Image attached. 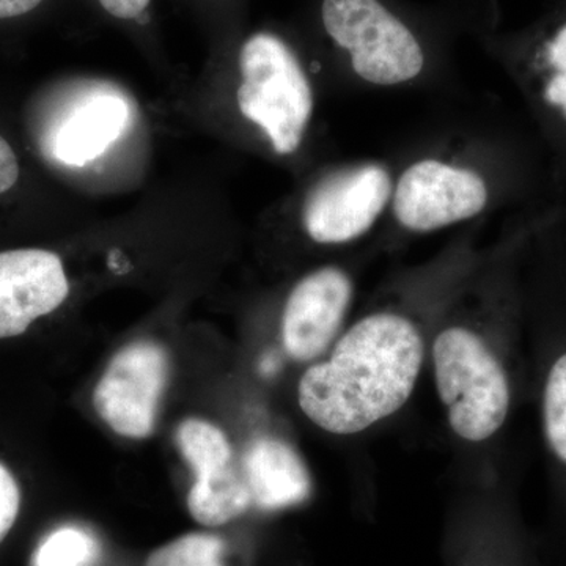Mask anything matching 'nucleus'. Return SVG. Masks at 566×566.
<instances>
[{
	"instance_id": "nucleus-1",
	"label": "nucleus",
	"mask_w": 566,
	"mask_h": 566,
	"mask_svg": "<svg viewBox=\"0 0 566 566\" xmlns=\"http://www.w3.org/2000/svg\"><path fill=\"white\" fill-rule=\"evenodd\" d=\"M423 338L411 319L375 314L354 324L331 357L301 378L304 415L334 434H356L403 408L423 363Z\"/></svg>"
},
{
	"instance_id": "nucleus-2",
	"label": "nucleus",
	"mask_w": 566,
	"mask_h": 566,
	"mask_svg": "<svg viewBox=\"0 0 566 566\" xmlns=\"http://www.w3.org/2000/svg\"><path fill=\"white\" fill-rule=\"evenodd\" d=\"M436 385L452 430L465 441H486L501 430L512 405L509 374L480 335L449 327L433 345Z\"/></svg>"
},
{
	"instance_id": "nucleus-3",
	"label": "nucleus",
	"mask_w": 566,
	"mask_h": 566,
	"mask_svg": "<svg viewBox=\"0 0 566 566\" xmlns=\"http://www.w3.org/2000/svg\"><path fill=\"white\" fill-rule=\"evenodd\" d=\"M238 106L279 155L300 148L314 114V91L296 55L273 33H255L240 52Z\"/></svg>"
},
{
	"instance_id": "nucleus-4",
	"label": "nucleus",
	"mask_w": 566,
	"mask_h": 566,
	"mask_svg": "<svg viewBox=\"0 0 566 566\" xmlns=\"http://www.w3.org/2000/svg\"><path fill=\"white\" fill-rule=\"evenodd\" d=\"M324 29L368 84L394 87L419 76L424 52L415 33L379 0H323Z\"/></svg>"
},
{
	"instance_id": "nucleus-5",
	"label": "nucleus",
	"mask_w": 566,
	"mask_h": 566,
	"mask_svg": "<svg viewBox=\"0 0 566 566\" xmlns=\"http://www.w3.org/2000/svg\"><path fill=\"white\" fill-rule=\"evenodd\" d=\"M490 202L485 178L439 159L411 164L394 182L392 211L409 232L430 233L469 221Z\"/></svg>"
},
{
	"instance_id": "nucleus-6",
	"label": "nucleus",
	"mask_w": 566,
	"mask_h": 566,
	"mask_svg": "<svg viewBox=\"0 0 566 566\" xmlns=\"http://www.w3.org/2000/svg\"><path fill=\"white\" fill-rule=\"evenodd\" d=\"M392 191V178L381 164H357L327 175L305 199V232L318 244L359 240L381 218Z\"/></svg>"
},
{
	"instance_id": "nucleus-7",
	"label": "nucleus",
	"mask_w": 566,
	"mask_h": 566,
	"mask_svg": "<svg viewBox=\"0 0 566 566\" xmlns=\"http://www.w3.org/2000/svg\"><path fill=\"white\" fill-rule=\"evenodd\" d=\"M169 379V356L161 345L136 342L115 354L93 392V406L115 433L148 438Z\"/></svg>"
},
{
	"instance_id": "nucleus-8",
	"label": "nucleus",
	"mask_w": 566,
	"mask_h": 566,
	"mask_svg": "<svg viewBox=\"0 0 566 566\" xmlns=\"http://www.w3.org/2000/svg\"><path fill=\"white\" fill-rule=\"evenodd\" d=\"M353 300L345 271L327 266L305 275L294 286L282 318V340L290 357L315 359L333 344Z\"/></svg>"
},
{
	"instance_id": "nucleus-9",
	"label": "nucleus",
	"mask_w": 566,
	"mask_h": 566,
	"mask_svg": "<svg viewBox=\"0 0 566 566\" xmlns=\"http://www.w3.org/2000/svg\"><path fill=\"white\" fill-rule=\"evenodd\" d=\"M62 260L43 249L0 252V338L17 337L69 297Z\"/></svg>"
},
{
	"instance_id": "nucleus-10",
	"label": "nucleus",
	"mask_w": 566,
	"mask_h": 566,
	"mask_svg": "<svg viewBox=\"0 0 566 566\" xmlns=\"http://www.w3.org/2000/svg\"><path fill=\"white\" fill-rule=\"evenodd\" d=\"M243 474L253 505L266 512L290 509L307 501L312 476L292 446L275 438H260L245 452Z\"/></svg>"
},
{
	"instance_id": "nucleus-11",
	"label": "nucleus",
	"mask_w": 566,
	"mask_h": 566,
	"mask_svg": "<svg viewBox=\"0 0 566 566\" xmlns=\"http://www.w3.org/2000/svg\"><path fill=\"white\" fill-rule=\"evenodd\" d=\"M129 107L122 96L99 93L81 103L55 129L51 150L66 166L95 161L128 125Z\"/></svg>"
},
{
	"instance_id": "nucleus-12",
	"label": "nucleus",
	"mask_w": 566,
	"mask_h": 566,
	"mask_svg": "<svg viewBox=\"0 0 566 566\" xmlns=\"http://www.w3.org/2000/svg\"><path fill=\"white\" fill-rule=\"evenodd\" d=\"M253 505L243 471L237 465L196 476L189 491L188 510L205 527H219L244 515Z\"/></svg>"
},
{
	"instance_id": "nucleus-13",
	"label": "nucleus",
	"mask_w": 566,
	"mask_h": 566,
	"mask_svg": "<svg viewBox=\"0 0 566 566\" xmlns=\"http://www.w3.org/2000/svg\"><path fill=\"white\" fill-rule=\"evenodd\" d=\"M177 446L196 476L221 471L233 463L232 446L221 428L199 419L185 420L177 430Z\"/></svg>"
},
{
	"instance_id": "nucleus-14",
	"label": "nucleus",
	"mask_w": 566,
	"mask_h": 566,
	"mask_svg": "<svg viewBox=\"0 0 566 566\" xmlns=\"http://www.w3.org/2000/svg\"><path fill=\"white\" fill-rule=\"evenodd\" d=\"M542 422L547 449L566 471V348L547 365L542 389Z\"/></svg>"
},
{
	"instance_id": "nucleus-15",
	"label": "nucleus",
	"mask_w": 566,
	"mask_h": 566,
	"mask_svg": "<svg viewBox=\"0 0 566 566\" xmlns=\"http://www.w3.org/2000/svg\"><path fill=\"white\" fill-rule=\"evenodd\" d=\"M222 558V539L218 535L197 532L153 551L145 566H226Z\"/></svg>"
},
{
	"instance_id": "nucleus-16",
	"label": "nucleus",
	"mask_w": 566,
	"mask_h": 566,
	"mask_svg": "<svg viewBox=\"0 0 566 566\" xmlns=\"http://www.w3.org/2000/svg\"><path fill=\"white\" fill-rule=\"evenodd\" d=\"M96 543L87 532L66 527L48 536L35 554V566H87Z\"/></svg>"
},
{
	"instance_id": "nucleus-17",
	"label": "nucleus",
	"mask_w": 566,
	"mask_h": 566,
	"mask_svg": "<svg viewBox=\"0 0 566 566\" xmlns=\"http://www.w3.org/2000/svg\"><path fill=\"white\" fill-rule=\"evenodd\" d=\"M542 96L566 122V24L558 29L543 52Z\"/></svg>"
},
{
	"instance_id": "nucleus-18",
	"label": "nucleus",
	"mask_w": 566,
	"mask_h": 566,
	"mask_svg": "<svg viewBox=\"0 0 566 566\" xmlns=\"http://www.w3.org/2000/svg\"><path fill=\"white\" fill-rule=\"evenodd\" d=\"M21 491L7 465L0 463V545L20 515Z\"/></svg>"
},
{
	"instance_id": "nucleus-19",
	"label": "nucleus",
	"mask_w": 566,
	"mask_h": 566,
	"mask_svg": "<svg viewBox=\"0 0 566 566\" xmlns=\"http://www.w3.org/2000/svg\"><path fill=\"white\" fill-rule=\"evenodd\" d=\"M20 178V163L9 142L0 136V193L10 191Z\"/></svg>"
},
{
	"instance_id": "nucleus-20",
	"label": "nucleus",
	"mask_w": 566,
	"mask_h": 566,
	"mask_svg": "<svg viewBox=\"0 0 566 566\" xmlns=\"http://www.w3.org/2000/svg\"><path fill=\"white\" fill-rule=\"evenodd\" d=\"M150 2L151 0H99L103 9L118 20H137Z\"/></svg>"
},
{
	"instance_id": "nucleus-21",
	"label": "nucleus",
	"mask_w": 566,
	"mask_h": 566,
	"mask_svg": "<svg viewBox=\"0 0 566 566\" xmlns=\"http://www.w3.org/2000/svg\"><path fill=\"white\" fill-rule=\"evenodd\" d=\"M43 0H0V21L31 13Z\"/></svg>"
}]
</instances>
